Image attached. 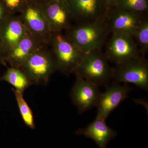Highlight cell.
I'll return each instance as SVG.
<instances>
[{"instance_id":"1","label":"cell","mask_w":148,"mask_h":148,"mask_svg":"<svg viewBox=\"0 0 148 148\" xmlns=\"http://www.w3.org/2000/svg\"><path fill=\"white\" fill-rule=\"evenodd\" d=\"M64 32L69 40L84 53L102 49L110 34L105 19L86 24H75Z\"/></svg>"},{"instance_id":"2","label":"cell","mask_w":148,"mask_h":148,"mask_svg":"<svg viewBox=\"0 0 148 148\" xmlns=\"http://www.w3.org/2000/svg\"><path fill=\"white\" fill-rule=\"evenodd\" d=\"M101 49H95L85 53L75 75L98 86L108 87L113 77V68Z\"/></svg>"},{"instance_id":"3","label":"cell","mask_w":148,"mask_h":148,"mask_svg":"<svg viewBox=\"0 0 148 148\" xmlns=\"http://www.w3.org/2000/svg\"><path fill=\"white\" fill-rule=\"evenodd\" d=\"M49 47L57 71L66 76L75 73L85 54L66 36L63 32L52 33Z\"/></svg>"},{"instance_id":"4","label":"cell","mask_w":148,"mask_h":148,"mask_svg":"<svg viewBox=\"0 0 148 148\" xmlns=\"http://www.w3.org/2000/svg\"><path fill=\"white\" fill-rule=\"evenodd\" d=\"M32 84L46 85L57 71L56 64L49 46L38 49L27 58L20 69Z\"/></svg>"},{"instance_id":"5","label":"cell","mask_w":148,"mask_h":148,"mask_svg":"<svg viewBox=\"0 0 148 148\" xmlns=\"http://www.w3.org/2000/svg\"><path fill=\"white\" fill-rule=\"evenodd\" d=\"M112 82L132 84L148 90V63L144 56L132 58L116 65L113 68Z\"/></svg>"},{"instance_id":"6","label":"cell","mask_w":148,"mask_h":148,"mask_svg":"<svg viewBox=\"0 0 148 148\" xmlns=\"http://www.w3.org/2000/svg\"><path fill=\"white\" fill-rule=\"evenodd\" d=\"M19 15L27 32L49 46L51 32L41 6L26 0Z\"/></svg>"},{"instance_id":"7","label":"cell","mask_w":148,"mask_h":148,"mask_svg":"<svg viewBox=\"0 0 148 148\" xmlns=\"http://www.w3.org/2000/svg\"><path fill=\"white\" fill-rule=\"evenodd\" d=\"M106 42L105 53L109 62L117 65L141 56L132 37L120 33H113Z\"/></svg>"},{"instance_id":"8","label":"cell","mask_w":148,"mask_h":148,"mask_svg":"<svg viewBox=\"0 0 148 148\" xmlns=\"http://www.w3.org/2000/svg\"><path fill=\"white\" fill-rule=\"evenodd\" d=\"M42 7L51 33L64 32L75 24L66 0H54Z\"/></svg>"},{"instance_id":"9","label":"cell","mask_w":148,"mask_h":148,"mask_svg":"<svg viewBox=\"0 0 148 148\" xmlns=\"http://www.w3.org/2000/svg\"><path fill=\"white\" fill-rule=\"evenodd\" d=\"M75 82L71 91L72 102L77 108L79 113L85 112L96 107L102 92L99 86L87 81L78 75H75Z\"/></svg>"},{"instance_id":"10","label":"cell","mask_w":148,"mask_h":148,"mask_svg":"<svg viewBox=\"0 0 148 148\" xmlns=\"http://www.w3.org/2000/svg\"><path fill=\"white\" fill-rule=\"evenodd\" d=\"M102 92L96 107V118L106 121L110 114L128 97L133 88L128 84L112 82Z\"/></svg>"},{"instance_id":"11","label":"cell","mask_w":148,"mask_h":148,"mask_svg":"<svg viewBox=\"0 0 148 148\" xmlns=\"http://www.w3.org/2000/svg\"><path fill=\"white\" fill-rule=\"evenodd\" d=\"M118 8H114L109 11L105 21L110 34L120 33L133 38L136 28L145 16Z\"/></svg>"},{"instance_id":"12","label":"cell","mask_w":148,"mask_h":148,"mask_svg":"<svg viewBox=\"0 0 148 148\" xmlns=\"http://www.w3.org/2000/svg\"><path fill=\"white\" fill-rule=\"evenodd\" d=\"M75 24H84L105 19L107 12L102 0H66Z\"/></svg>"},{"instance_id":"13","label":"cell","mask_w":148,"mask_h":148,"mask_svg":"<svg viewBox=\"0 0 148 148\" xmlns=\"http://www.w3.org/2000/svg\"><path fill=\"white\" fill-rule=\"evenodd\" d=\"M26 27L19 15L9 14L0 24V40L7 55L26 35Z\"/></svg>"},{"instance_id":"14","label":"cell","mask_w":148,"mask_h":148,"mask_svg":"<svg viewBox=\"0 0 148 148\" xmlns=\"http://www.w3.org/2000/svg\"><path fill=\"white\" fill-rule=\"evenodd\" d=\"M48 46L37 39L27 32L26 35L10 51L6 58V62L10 67L20 69L32 53Z\"/></svg>"},{"instance_id":"15","label":"cell","mask_w":148,"mask_h":148,"mask_svg":"<svg viewBox=\"0 0 148 148\" xmlns=\"http://www.w3.org/2000/svg\"><path fill=\"white\" fill-rule=\"evenodd\" d=\"M76 133L92 139L100 148H106L110 141L117 135L116 131L107 125L106 121L97 118L86 128L78 130Z\"/></svg>"},{"instance_id":"16","label":"cell","mask_w":148,"mask_h":148,"mask_svg":"<svg viewBox=\"0 0 148 148\" xmlns=\"http://www.w3.org/2000/svg\"><path fill=\"white\" fill-rule=\"evenodd\" d=\"M5 82L13 86V89L24 95L32 84L20 69L10 67L0 77V82Z\"/></svg>"},{"instance_id":"17","label":"cell","mask_w":148,"mask_h":148,"mask_svg":"<svg viewBox=\"0 0 148 148\" xmlns=\"http://www.w3.org/2000/svg\"><path fill=\"white\" fill-rule=\"evenodd\" d=\"M133 38L141 56L145 57L148 51V16H145L136 28Z\"/></svg>"},{"instance_id":"18","label":"cell","mask_w":148,"mask_h":148,"mask_svg":"<svg viewBox=\"0 0 148 148\" xmlns=\"http://www.w3.org/2000/svg\"><path fill=\"white\" fill-rule=\"evenodd\" d=\"M12 90L15 96L21 118L24 123L29 128L34 129L36 128V125L34 114L31 108L24 99L23 96L24 95L14 90L13 88Z\"/></svg>"},{"instance_id":"19","label":"cell","mask_w":148,"mask_h":148,"mask_svg":"<svg viewBox=\"0 0 148 148\" xmlns=\"http://www.w3.org/2000/svg\"><path fill=\"white\" fill-rule=\"evenodd\" d=\"M116 7L134 13L148 15V0H117Z\"/></svg>"},{"instance_id":"20","label":"cell","mask_w":148,"mask_h":148,"mask_svg":"<svg viewBox=\"0 0 148 148\" xmlns=\"http://www.w3.org/2000/svg\"><path fill=\"white\" fill-rule=\"evenodd\" d=\"M9 14H16L21 11L26 0H0Z\"/></svg>"},{"instance_id":"21","label":"cell","mask_w":148,"mask_h":148,"mask_svg":"<svg viewBox=\"0 0 148 148\" xmlns=\"http://www.w3.org/2000/svg\"><path fill=\"white\" fill-rule=\"evenodd\" d=\"M102 1L106 8L107 14L109 11L116 7L117 0H102Z\"/></svg>"},{"instance_id":"22","label":"cell","mask_w":148,"mask_h":148,"mask_svg":"<svg viewBox=\"0 0 148 148\" xmlns=\"http://www.w3.org/2000/svg\"><path fill=\"white\" fill-rule=\"evenodd\" d=\"M9 14L6 11L0 1V24L3 22Z\"/></svg>"},{"instance_id":"23","label":"cell","mask_w":148,"mask_h":148,"mask_svg":"<svg viewBox=\"0 0 148 148\" xmlns=\"http://www.w3.org/2000/svg\"><path fill=\"white\" fill-rule=\"evenodd\" d=\"M6 54L1 40H0V63L5 65Z\"/></svg>"},{"instance_id":"24","label":"cell","mask_w":148,"mask_h":148,"mask_svg":"<svg viewBox=\"0 0 148 148\" xmlns=\"http://www.w3.org/2000/svg\"><path fill=\"white\" fill-rule=\"evenodd\" d=\"M27 1L32 2L35 3L36 4L42 6L52 1H54V0H27Z\"/></svg>"}]
</instances>
